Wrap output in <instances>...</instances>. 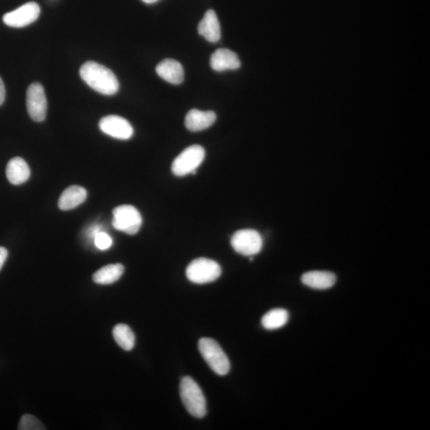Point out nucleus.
<instances>
[{
    "label": "nucleus",
    "instance_id": "obj_23",
    "mask_svg": "<svg viewBox=\"0 0 430 430\" xmlns=\"http://www.w3.org/2000/svg\"><path fill=\"white\" fill-rule=\"evenodd\" d=\"M8 256V252L7 249L0 247V269H1L4 266L6 260H7Z\"/></svg>",
    "mask_w": 430,
    "mask_h": 430
},
{
    "label": "nucleus",
    "instance_id": "obj_24",
    "mask_svg": "<svg viewBox=\"0 0 430 430\" xmlns=\"http://www.w3.org/2000/svg\"><path fill=\"white\" fill-rule=\"evenodd\" d=\"M6 96L5 86L1 78H0V106L4 102Z\"/></svg>",
    "mask_w": 430,
    "mask_h": 430
},
{
    "label": "nucleus",
    "instance_id": "obj_22",
    "mask_svg": "<svg viewBox=\"0 0 430 430\" xmlns=\"http://www.w3.org/2000/svg\"><path fill=\"white\" fill-rule=\"evenodd\" d=\"M96 247L101 250H106L112 247L113 239L108 233L104 232L98 233L94 238Z\"/></svg>",
    "mask_w": 430,
    "mask_h": 430
},
{
    "label": "nucleus",
    "instance_id": "obj_2",
    "mask_svg": "<svg viewBox=\"0 0 430 430\" xmlns=\"http://www.w3.org/2000/svg\"><path fill=\"white\" fill-rule=\"evenodd\" d=\"M182 402L188 413L197 419H202L207 412V401L204 393L195 381L186 376L182 379L180 385Z\"/></svg>",
    "mask_w": 430,
    "mask_h": 430
},
{
    "label": "nucleus",
    "instance_id": "obj_16",
    "mask_svg": "<svg viewBox=\"0 0 430 430\" xmlns=\"http://www.w3.org/2000/svg\"><path fill=\"white\" fill-rule=\"evenodd\" d=\"M8 181L13 185H20L29 180L30 169L23 158L11 159L6 169Z\"/></svg>",
    "mask_w": 430,
    "mask_h": 430
},
{
    "label": "nucleus",
    "instance_id": "obj_17",
    "mask_svg": "<svg viewBox=\"0 0 430 430\" xmlns=\"http://www.w3.org/2000/svg\"><path fill=\"white\" fill-rule=\"evenodd\" d=\"M301 281L305 285L314 290H324L336 284V276L327 271H310L303 274Z\"/></svg>",
    "mask_w": 430,
    "mask_h": 430
},
{
    "label": "nucleus",
    "instance_id": "obj_20",
    "mask_svg": "<svg viewBox=\"0 0 430 430\" xmlns=\"http://www.w3.org/2000/svg\"><path fill=\"white\" fill-rule=\"evenodd\" d=\"M288 321V312L285 309H275L262 317V324L267 330H276L285 326Z\"/></svg>",
    "mask_w": 430,
    "mask_h": 430
},
{
    "label": "nucleus",
    "instance_id": "obj_21",
    "mask_svg": "<svg viewBox=\"0 0 430 430\" xmlns=\"http://www.w3.org/2000/svg\"><path fill=\"white\" fill-rule=\"evenodd\" d=\"M20 430H45L46 428L43 424L37 417L32 414H25L21 417Z\"/></svg>",
    "mask_w": 430,
    "mask_h": 430
},
{
    "label": "nucleus",
    "instance_id": "obj_13",
    "mask_svg": "<svg viewBox=\"0 0 430 430\" xmlns=\"http://www.w3.org/2000/svg\"><path fill=\"white\" fill-rule=\"evenodd\" d=\"M216 121V114L213 111H200L192 109L186 116L185 125L188 130L199 132L210 128Z\"/></svg>",
    "mask_w": 430,
    "mask_h": 430
},
{
    "label": "nucleus",
    "instance_id": "obj_1",
    "mask_svg": "<svg viewBox=\"0 0 430 430\" xmlns=\"http://www.w3.org/2000/svg\"><path fill=\"white\" fill-rule=\"evenodd\" d=\"M80 76L90 88L103 95L111 96L119 90V82L113 72L95 61L83 64Z\"/></svg>",
    "mask_w": 430,
    "mask_h": 430
},
{
    "label": "nucleus",
    "instance_id": "obj_11",
    "mask_svg": "<svg viewBox=\"0 0 430 430\" xmlns=\"http://www.w3.org/2000/svg\"><path fill=\"white\" fill-rule=\"evenodd\" d=\"M211 68L218 72L233 70L240 68L241 61L237 54L228 49H219L211 57Z\"/></svg>",
    "mask_w": 430,
    "mask_h": 430
},
{
    "label": "nucleus",
    "instance_id": "obj_15",
    "mask_svg": "<svg viewBox=\"0 0 430 430\" xmlns=\"http://www.w3.org/2000/svg\"><path fill=\"white\" fill-rule=\"evenodd\" d=\"M87 199V190L80 186L66 188L59 200V207L63 211H70L83 204Z\"/></svg>",
    "mask_w": 430,
    "mask_h": 430
},
{
    "label": "nucleus",
    "instance_id": "obj_10",
    "mask_svg": "<svg viewBox=\"0 0 430 430\" xmlns=\"http://www.w3.org/2000/svg\"><path fill=\"white\" fill-rule=\"evenodd\" d=\"M99 128L104 133L118 140L130 139L134 133L130 123L116 115L104 116L99 122Z\"/></svg>",
    "mask_w": 430,
    "mask_h": 430
},
{
    "label": "nucleus",
    "instance_id": "obj_14",
    "mask_svg": "<svg viewBox=\"0 0 430 430\" xmlns=\"http://www.w3.org/2000/svg\"><path fill=\"white\" fill-rule=\"evenodd\" d=\"M199 34L210 42H217L221 39V27L216 13L208 10L198 27Z\"/></svg>",
    "mask_w": 430,
    "mask_h": 430
},
{
    "label": "nucleus",
    "instance_id": "obj_6",
    "mask_svg": "<svg viewBox=\"0 0 430 430\" xmlns=\"http://www.w3.org/2000/svg\"><path fill=\"white\" fill-rule=\"evenodd\" d=\"M113 214L114 228L129 235H136L142 226V217L137 209L133 206L122 205L116 207Z\"/></svg>",
    "mask_w": 430,
    "mask_h": 430
},
{
    "label": "nucleus",
    "instance_id": "obj_25",
    "mask_svg": "<svg viewBox=\"0 0 430 430\" xmlns=\"http://www.w3.org/2000/svg\"><path fill=\"white\" fill-rule=\"evenodd\" d=\"M101 226H94L92 227L91 229H90L87 235L89 237L92 238H95V236L97 235L98 233L102 232L101 231Z\"/></svg>",
    "mask_w": 430,
    "mask_h": 430
},
{
    "label": "nucleus",
    "instance_id": "obj_8",
    "mask_svg": "<svg viewBox=\"0 0 430 430\" xmlns=\"http://www.w3.org/2000/svg\"><path fill=\"white\" fill-rule=\"evenodd\" d=\"M27 109L33 121L42 122L46 119L47 100L44 88L39 82L29 85L27 91Z\"/></svg>",
    "mask_w": 430,
    "mask_h": 430
},
{
    "label": "nucleus",
    "instance_id": "obj_7",
    "mask_svg": "<svg viewBox=\"0 0 430 430\" xmlns=\"http://www.w3.org/2000/svg\"><path fill=\"white\" fill-rule=\"evenodd\" d=\"M231 245L238 254L252 257L260 253L263 240L260 233L257 231L245 229L233 233Z\"/></svg>",
    "mask_w": 430,
    "mask_h": 430
},
{
    "label": "nucleus",
    "instance_id": "obj_4",
    "mask_svg": "<svg viewBox=\"0 0 430 430\" xmlns=\"http://www.w3.org/2000/svg\"><path fill=\"white\" fill-rule=\"evenodd\" d=\"M222 274V269L216 262L200 257L189 264L187 278L195 284H207L216 281Z\"/></svg>",
    "mask_w": 430,
    "mask_h": 430
},
{
    "label": "nucleus",
    "instance_id": "obj_3",
    "mask_svg": "<svg viewBox=\"0 0 430 430\" xmlns=\"http://www.w3.org/2000/svg\"><path fill=\"white\" fill-rule=\"evenodd\" d=\"M198 348L202 358L214 373L224 376L230 372L229 359L216 341L211 338H202L199 341Z\"/></svg>",
    "mask_w": 430,
    "mask_h": 430
},
{
    "label": "nucleus",
    "instance_id": "obj_5",
    "mask_svg": "<svg viewBox=\"0 0 430 430\" xmlns=\"http://www.w3.org/2000/svg\"><path fill=\"white\" fill-rule=\"evenodd\" d=\"M205 158V150L200 145L190 146L178 156L171 165L172 173L176 176L195 174V171Z\"/></svg>",
    "mask_w": 430,
    "mask_h": 430
},
{
    "label": "nucleus",
    "instance_id": "obj_19",
    "mask_svg": "<svg viewBox=\"0 0 430 430\" xmlns=\"http://www.w3.org/2000/svg\"><path fill=\"white\" fill-rule=\"evenodd\" d=\"M113 335L116 343L125 351H131L135 346V335L127 324H116L113 330Z\"/></svg>",
    "mask_w": 430,
    "mask_h": 430
},
{
    "label": "nucleus",
    "instance_id": "obj_9",
    "mask_svg": "<svg viewBox=\"0 0 430 430\" xmlns=\"http://www.w3.org/2000/svg\"><path fill=\"white\" fill-rule=\"evenodd\" d=\"M39 5L35 2L27 3L3 17L4 23L11 27H27L37 20L40 15Z\"/></svg>",
    "mask_w": 430,
    "mask_h": 430
},
{
    "label": "nucleus",
    "instance_id": "obj_26",
    "mask_svg": "<svg viewBox=\"0 0 430 430\" xmlns=\"http://www.w3.org/2000/svg\"><path fill=\"white\" fill-rule=\"evenodd\" d=\"M145 4H154L159 1V0H142Z\"/></svg>",
    "mask_w": 430,
    "mask_h": 430
},
{
    "label": "nucleus",
    "instance_id": "obj_18",
    "mask_svg": "<svg viewBox=\"0 0 430 430\" xmlns=\"http://www.w3.org/2000/svg\"><path fill=\"white\" fill-rule=\"evenodd\" d=\"M125 272L121 264H113L104 266L94 274L93 280L97 284L111 285L118 281Z\"/></svg>",
    "mask_w": 430,
    "mask_h": 430
},
{
    "label": "nucleus",
    "instance_id": "obj_12",
    "mask_svg": "<svg viewBox=\"0 0 430 430\" xmlns=\"http://www.w3.org/2000/svg\"><path fill=\"white\" fill-rule=\"evenodd\" d=\"M157 75L164 81L173 85H180L183 82L184 70L179 61L173 59H165L156 66Z\"/></svg>",
    "mask_w": 430,
    "mask_h": 430
}]
</instances>
